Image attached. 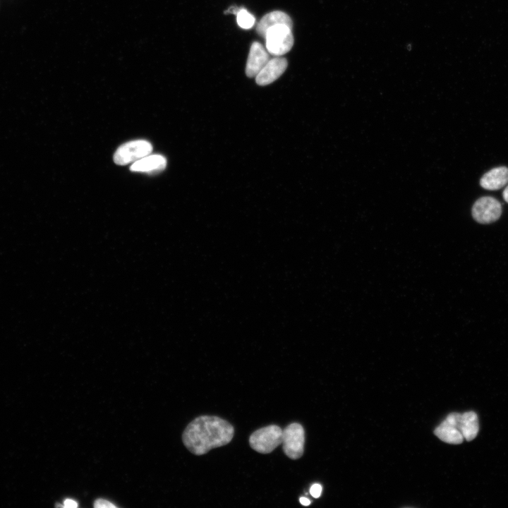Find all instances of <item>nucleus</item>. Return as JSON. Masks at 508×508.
I'll list each match as a JSON object with an SVG mask.
<instances>
[{"label": "nucleus", "mask_w": 508, "mask_h": 508, "mask_svg": "<svg viewBox=\"0 0 508 508\" xmlns=\"http://www.w3.org/2000/svg\"><path fill=\"white\" fill-rule=\"evenodd\" d=\"M234 435V427L226 420L217 416H200L186 426L182 441L192 454L200 456L229 444Z\"/></svg>", "instance_id": "f257e3e1"}, {"label": "nucleus", "mask_w": 508, "mask_h": 508, "mask_svg": "<svg viewBox=\"0 0 508 508\" xmlns=\"http://www.w3.org/2000/svg\"><path fill=\"white\" fill-rule=\"evenodd\" d=\"M282 443V429L277 425H270L253 432L249 437L253 449L261 453L272 452Z\"/></svg>", "instance_id": "f03ea898"}, {"label": "nucleus", "mask_w": 508, "mask_h": 508, "mask_svg": "<svg viewBox=\"0 0 508 508\" xmlns=\"http://www.w3.org/2000/svg\"><path fill=\"white\" fill-rule=\"evenodd\" d=\"M265 38L267 52L276 56L289 52L294 44L291 28L286 25H277L270 28Z\"/></svg>", "instance_id": "7ed1b4c3"}, {"label": "nucleus", "mask_w": 508, "mask_h": 508, "mask_svg": "<svg viewBox=\"0 0 508 508\" xmlns=\"http://www.w3.org/2000/svg\"><path fill=\"white\" fill-rule=\"evenodd\" d=\"M282 447L291 459L301 458L304 452L305 432L298 423H292L282 430Z\"/></svg>", "instance_id": "20e7f679"}, {"label": "nucleus", "mask_w": 508, "mask_h": 508, "mask_svg": "<svg viewBox=\"0 0 508 508\" xmlns=\"http://www.w3.org/2000/svg\"><path fill=\"white\" fill-rule=\"evenodd\" d=\"M152 151V145L147 140L129 141L118 147L114 155V161L119 165L133 163L150 155Z\"/></svg>", "instance_id": "39448f33"}, {"label": "nucleus", "mask_w": 508, "mask_h": 508, "mask_svg": "<svg viewBox=\"0 0 508 508\" xmlns=\"http://www.w3.org/2000/svg\"><path fill=\"white\" fill-rule=\"evenodd\" d=\"M502 214V205L495 198L484 196L478 199L472 207L473 218L483 224H490L499 219Z\"/></svg>", "instance_id": "423d86ee"}, {"label": "nucleus", "mask_w": 508, "mask_h": 508, "mask_svg": "<svg viewBox=\"0 0 508 508\" xmlns=\"http://www.w3.org/2000/svg\"><path fill=\"white\" fill-rule=\"evenodd\" d=\"M459 413H449L435 429V435L442 441L449 444H461L464 440L457 425Z\"/></svg>", "instance_id": "0eeeda50"}, {"label": "nucleus", "mask_w": 508, "mask_h": 508, "mask_svg": "<svg viewBox=\"0 0 508 508\" xmlns=\"http://www.w3.org/2000/svg\"><path fill=\"white\" fill-rule=\"evenodd\" d=\"M287 65V60L283 57L277 56L270 59L255 76L256 83L263 86L273 83L282 75Z\"/></svg>", "instance_id": "6e6552de"}, {"label": "nucleus", "mask_w": 508, "mask_h": 508, "mask_svg": "<svg viewBox=\"0 0 508 508\" xmlns=\"http://www.w3.org/2000/svg\"><path fill=\"white\" fill-rule=\"evenodd\" d=\"M269 60V54L264 47L258 42H253L246 66V75L255 78Z\"/></svg>", "instance_id": "1a4fd4ad"}, {"label": "nucleus", "mask_w": 508, "mask_h": 508, "mask_svg": "<svg viewBox=\"0 0 508 508\" xmlns=\"http://www.w3.org/2000/svg\"><path fill=\"white\" fill-rule=\"evenodd\" d=\"M508 183V168L499 167L486 172L480 179V186L490 190H499Z\"/></svg>", "instance_id": "9d476101"}, {"label": "nucleus", "mask_w": 508, "mask_h": 508, "mask_svg": "<svg viewBox=\"0 0 508 508\" xmlns=\"http://www.w3.org/2000/svg\"><path fill=\"white\" fill-rule=\"evenodd\" d=\"M277 25H286L292 28L293 23L288 14L283 11H274L265 15L257 25L259 35L265 38L267 31Z\"/></svg>", "instance_id": "9b49d317"}, {"label": "nucleus", "mask_w": 508, "mask_h": 508, "mask_svg": "<svg viewBox=\"0 0 508 508\" xmlns=\"http://www.w3.org/2000/svg\"><path fill=\"white\" fill-rule=\"evenodd\" d=\"M166 158L160 155H149L133 162L130 167L133 171L157 173L165 169Z\"/></svg>", "instance_id": "f8f14e48"}, {"label": "nucleus", "mask_w": 508, "mask_h": 508, "mask_svg": "<svg viewBox=\"0 0 508 508\" xmlns=\"http://www.w3.org/2000/svg\"><path fill=\"white\" fill-rule=\"evenodd\" d=\"M457 425L465 440L467 441L473 440L479 430L477 414L473 411L459 413Z\"/></svg>", "instance_id": "ddd939ff"}, {"label": "nucleus", "mask_w": 508, "mask_h": 508, "mask_svg": "<svg viewBox=\"0 0 508 508\" xmlns=\"http://www.w3.org/2000/svg\"><path fill=\"white\" fill-rule=\"evenodd\" d=\"M238 25L243 29H250L255 24V17L244 8H240L236 14Z\"/></svg>", "instance_id": "4468645a"}, {"label": "nucleus", "mask_w": 508, "mask_h": 508, "mask_svg": "<svg viewBox=\"0 0 508 508\" xmlns=\"http://www.w3.org/2000/svg\"><path fill=\"white\" fill-rule=\"evenodd\" d=\"M95 508H116V506L112 502L102 498L97 499L93 504Z\"/></svg>", "instance_id": "2eb2a0df"}, {"label": "nucleus", "mask_w": 508, "mask_h": 508, "mask_svg": "<svg viewBox=\"0 0 508 508\" xmlns=\"http://www.w3.org/2000/svg\"><path fill=\"white\" fill-rule=\"evenodd\" d=\"M322 490V487L318 483L313 484L310 488V495L315 498H318L320 496Z\"/></svg>", "instance_id": "dca6fc26"}, {"label": "nucleus", "mask_w": 508, "mask_h": 508, "mask_svg": "<svg viewBox=\"0 0 508 508\" xmlns=\"http://www.w3.org/2000/svg\"><path fill=\"white\" fill-rule=\"evenodd\" d=\"M78 506V503L71 499H66L64 502V507L66 508H76Z\"/></svg>", "instance_id": "f3484780"}, {"label": "nucleus", "mask_w": 508, "mask_h": 508, "mask_svg": "<svg viewBox=\"0 0 508 508\" xmlns=\"http://www.w3.org/2000/svg\"><path fill=\"white\" fill-rule=\"evenodd\" d=\"M299 501L300 503L304 506H308L310 504V500L305 497H301Z\"/></svg>", "instance_id": "a211bd4d"}, {"label": "nucleus", "mask_w": 508, "mask_h": 508, "mask_svg": "<svg viewBox=\"0 0 508 508\" xmlns=\"http://www.w3.org/2000/svg\"><path fill=\"white\" fill-rule=\"evenodd\" d=\"M502 196H503L504 200L507 202H508V186L504 188V190L502 193Z\"/></svg>", "instance_id": "6ab92c4d"}]
</instances>
